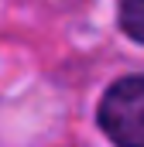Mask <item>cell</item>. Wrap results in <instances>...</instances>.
I'll use <instances>...</instances> for the list:
<instances>
[{
    "label": "cell",
    "instance_id": "cell-2",
    "mask_svg": "<svg viewBox=\"0 0 144 147\" xmlns=\"http://www.w3.org/2000/svg\"><path fill=\"white\" fill-rule=\"evenodd\" d=\"M120 28L144 45V0H120Z\"/></svg>",
    "mask_w": 144,
    "mask_h": 147
},
{
    "label": "cell",
    "instance_id": "cell-1",
    "mask_svg": "<svg viewBox=\"0 0 144 147\" xmlns=\"http://www.w3.org/2000/svg\"><path fill=\"white\" fill-rule=\"evenodd\" d=\"M100 127L117 147H144V75L120 79L100 99Z\"/></svg>",
    "mask_w": 144,
    "mask_h": 147
}]
</instances>
